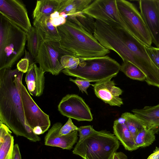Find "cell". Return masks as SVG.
Masks as SVG:
<instances>
[{"label":"cell","instance_id":"obj_1","mask_svg":"<svg viewBox=\"0 0 159 159\" xmlns=\"http://www.w3.org/2000/svg\"><path fill=\"white\" fill-rule=\"evenodd\" d=\"M24 74L17 68L0 70V122L16 136L36 142L41 138L27 124L18 89V81Z\"/></svg>","mask_w":159,"mask_h":159},{"label":"cell","instance_id":"obj_2","mask_svg":"<svg viewBox=\"0 0 159 159\" xmlns=\"http://www.w3.org/2000/svg\"><path fill=\"white\" fill-rule=\"evenodd\" d=\"M62 48L72 53L76 57L88 58L101 57L110 52L93 34L68 19L64 24L57 27Z\"/></svg>","mask_w":159,"mask_h":159},{"label":"cell","instance_id":"obj_3","mask_svg":"<svg viewBox=\"0 0 159 159\" xmlns=\"http://www.w3.org/2000/svg\"><path fill=\"white\" fill-rule=\"evenodd\" d=\"M0 13V70L11 69L24 53L26 34Z\"/></svg>","mask_w":159,"mask_h":159},{"label":"cell","instance_id":"obj_4","mask_svg":"<svg viewBox=\"0 0 159 159\" xmlns=\"http://www.w3.org/2000/svg\"><path fill=\"white\" fill-rule=\"evenodd\" d=\"M120 143L115 135L110 132L94 130L88 136L79 139L72 153L83 159H111Z\"/></svg>","mask_w":159,"mask_h":159},{"label":"cell","instance_id":"obj_5","mask_svg":"<svg viewBox=\"0 0 159 159\" xmlns=\"http://www.w3.org/2000/svg\"><path fill=\"white\" fill-rule=\"evenodd\" d=\"M80 59L77 67L64 68L61 72L67 75L80 78L90 82H97L115 76L120 70V64L107 55Z\"/></svg>","mask_w":159,"mask_h":159},{"label":"cell","instance_id":"obj_6","mask_svg":"<svg viewBox=\"0 0 159 159\" xmlns=\"http://www.w3.org/2000/svg\"><path fill=\"white\" fill-rule=\"evenodd\" d=\"M120 14L129 32L145 46H151V36L141 14L134 5L125 0H116Z\"/></svg>","mask_w":159,"mask_h":159},{"label":"cell","instance_id":"obj_7","mask_svg":"<svg viewBox=\"0 0 159 159\" xmlns=\"http://www.w3.org/2000/svg\"><path fill=\"white\" fill-rule=\"evenodd\" d=\"M82 12L113 27L129 32L120 14L116 0H93Z\"/></svg>","mask_w":159,"mask_h":159},{"label":"cell","instance_id":"obj_8","mask_svg":"<svg viewBox=\"0 0 159 159\" xmlns=\"http://www.w3.org/2000/svg\"><path fill=\"white\" fill-rule=\"evenodd\" d=\"M22 78L23 76L19 80L18 88L26 122L32 130L36 126L40 127L44 133L50 126L49 116L40 109L33 99L22 83Z\"/></svg>","mask_w":159,"mask_h":159},{"label":"cell","instance_id":"obj_9","mask_svg":"<svg viewBox=\"0 0 159 159\" xmlns=\"http://www.w3.org/2000/svg\"><path fill=\"white\" fill-rule=\"evenodd\" d=\"M58 110L63 116L78 121L93 120L89 106L76 94H68L64 97L58 105Z\"/></svg>","mask_w":159,"mask_h":159},{"label":"cell","instance_id":"obj_10","mask_svg":"<svg viewBox=\"0 0 159 159\" xmlns=\"http://www.w3.org/2000/svg\"><path fill=\"white\" fill-rule=\"evenodd\" d=\"M63 56L49 41H43L39 49L34 63L39 64L40 68L45 73L58 75L64 69L61 63Z\"/></svg>","mask_w":159,"mask_h":159},{"label":"cell","instance_id":"obj_11","mask_svg":"<svg viewBox=\"0 0 159 159\" xmlns=\"http://www.w3.org/2000/svg\"><path fill=\"white\" fill-rule=\"evenodd\" d=\"M0 13L11 22L28 32L32 27L27 9L18 0H0Z\"/></svg>","mask_w":159,"mask_h":159},{"label":"cell","instance_id":"obj_12","mask_svg":"<svg viewBox=\"0 0 159 159\" xmlns=\"http://www.w3.org/2000/svg\"><path fill=\"white\" fill-rule=\"evenodd\" d=\"M140 13L152 37V42L159 48V7L157 0L139 1Z\"/></svg>","mask_w":159,"mask_h":159},{"label":"cell","instance_id":"obj_13","mask_svg":"<svg viewBox=\"0 0 159 159\" xmlns=\"http://www.w3.org/2000/svg\"><path fill=\"white\" fill-rule=\"evenodd\" d=\"M113 77H111L96 82L92 85L95 93L98 98L111 106L120 107L123 103L119 96L123 91L115 86L114 81L111 80Z\"/></svg>","mask_w":159,"mask_h":159},{"label":"cell","instance_id":"obj_14","mask_svg":"<svg viewBox=\"0 0 159 159\" xmlns=\"http://www.w3.org/2000/svg\"><path fill=\"white\" fill-rule=\"evenodd\" d=\"M62 126V124L59 122L53 125L45 136V145L63 149L70 150L73 148L78 142V131L75 130L67 134L60 135L59 132Z\"/></svg>","mask_w":159,"mask_h":159},{"label":"cell","instance_id":"obj_15","mask_svg":"<svg viewBox=\"0 0 159 159\" xmlns=\"http://www.w3.org/2000/svg\"><path fill=\"white\" fill-rule=\"evenodd\" d=\"M44 72L35 63L30 65L25 77L30 94L39 97L43 93L45 87Z\"/></svg>","mask_w":159,"mask_h":159},{"label":"cell","instance_id":"obj_16","mask_svg":"<svg viewBox=\"0 0 159 159\" xmlns=\"http://www.w3.org/2000/svg\"><path fill=\"white\" fill-rule=\"evenodd\" d=\"M132 112L149 129L155 134L159 132V103L146 106L141 109H134Z\"/></svg>","mask_w":159,"mask_h":159},{"label":"cell","instance_id":"obj_17","mask_svg":"<svg viewBox=\"0 0 159 159\" xmlns=\"http://www.w3.org/2000/svg\"><path fill=\"white\" fill-rule=\"evenodd\" d=\"M33 26L37 28L45 41L59 42L61 37L57 27L53 26L50 20V16H43L33 21Z\"/></svg>","mask_w":159,"mask_h":159},{"label":"cell","instance_id":"obj_18","mask_svg":"<svg viewBox=\"0 0 159 159\" xmlns=\"http://www.w3.org/2000/svg\"><path fill=\"white\" fill-rule=\"evenodd\" d=\"M61 0H42L37 1L33 11L34 20L39 19L43 16H50L57 11Z\"/></svg>","mask_w":159,"mask_h":159},{"label":"cell","instance_id":"obj_19","mask_svg":"<svg viewBox=\"0 0 159 159\" xmlns=\"http://www.w3.org/2000/svg\"><path fill=\"white\" fill-rule=\"evenodd\" d=\"M113 129L114 134L125 149L129 151L134 150V139L126 125L119 124L115 121Z\"/></svg>","mask_w":159,"mask_h":159},{"label":"cell","instance_id":"obj_20","mask_svg":"<svg viewBox=\"0 0 159 159\" xmlns=\"http://www.w3.org/2000/svg\"><path fill=\"white\" fill-rule=\"evenodd\" d=\"M26 34L28 49L34 60L37 56L41 44L44 40L39 30L34 26H32Z\"/></svg>","mask_w":159,"mask_h":159},{"label":"cell","instance_id":"obj_21","mask_svg":"<svg viewBox=\"0 0 159 159\" xmlns=\"http://www.w3.org/2000/svg\"><path fill=\"white\" fill-rule=\"evenodd\" d=\"M81 26L89 33L93 34L96 29L95 20L90 16L82 12L67 18Z\"/></svg>","mask_w":159,"mask_h":159},{"label":"cell","instance_id":"obj_22","mask_svg":"<svg viewBox=\"0 0 159 159\" xmlns=\"http://www.w3.org/2000/svg\"><path fill=\"white\" fill-rule=\"evenodd\" d=\"M155 140V134L145 125L139 130L135 139L134 150L151 145Z\"/></svg>","mask_w":159,"mask_h":159},{"label":"cell","instance_id":"obj_23","mask_svg":"<svg viewBox=\"0 0 159 159\" xmlns=\"http://www.w3.org/2000/svg\"><path fill=\"white\" fill-rule=\"evenodd\" d=\"M12 132L0 137V159H13L14 139Z\"/></svg>","mask_w":159,"mask_h":159},{"label":"cell","instance_id":"obj_24","mask_svg":"<svg viewBox=\"0 0 159 159\" xmlns=\"http://www.w3.org/2000/svg\"><path fill=\"white\" fill-rule=\"evenodd\" d=\"M121 116L125 119V124L135 139L139 130L145 125L134 114L125 112Z\"/></svg>","mask_w":159,"mask_h":159},{"label":"cell","instance_id":"obj_25","mask_svg":"<svg viewBox=\"0 0 159 159\" xmlns=\"http://www.w3.org/2000/svg\"><path fill=\"white\" fill-rule=\"evenodd\" d=\"M120 70L130 78L140 81H145L146 77L143 72L131 63L123 62Z\"/></svg>","mask_w":159,"mask_h":159},{"label":"cell","instance_id":"obj_26","mask_svg":"<svg viewBox=\"0 0 159 159\" xmlns=\"http://www.w3.org/2000/svg\"><path fill=\"white\" fill-rule=\"evenodd\" d=\"M57 11L65 14L67 18L75 15L78 13L75 0H61Z\"/></svg>","mask_w":159,"mask_h":159},{"label":"cell","instance_id":"obj_27","mask_svg":"<svg viewBox=\"0 0 159 159\" xmlns=\"http://www.w3.org/2000/svg\"><path fill=\"white\" fill-rule=\"evenodd\" d=\"M80 61V58L69 55L62 56L61 63L64 68L73 69L77 67Z\"/></svg>","mask_w":159,"mask_h":159},{"label":"cell","instance_id":"obj_28","mask_svg":"<svg viewBox=\"0 0 159 159\" xmlns=\"http://www.w3.org/2000/svg\"><path fill=\"white\" fill-rule=\"evenodd\" d=\"M50 20L53 26L57 27L65 24L66 19L59 12L56 11L50 15Z\"/></svg>","mask_w":159,"mask_h":159},{"label":"cell","instance_id":"obj_29","mask_svg":"<svg viewBox=\"0 0 159 159\" xmlns=\"http://www.w3.org/2000/svg\"><path fill=\"white\" fill-rule=\"evenodd\" d=\"M145 48L150 59L159 69V48L145 46Z\"/></svg>","mask_w":159,"mask_h":159},{"label":"cell","instance_id":"obj_30","mask_svg":"<svg viewBox=\"0 0 159 159\" xmlns=\"http://www.w3.org/2000/svg\"><path fill=\"white\" fill-rule=\"evenodd\" d=\"M78 130V127L74 124L71 119L69 118L66 123L60 129L59 134L60 135H65Z\"/></svg>","mask_w":159,"mask_h":159},{"label":"cell","instance_id":"obj_31","mask_svg":"<svg viewBox=\"0 0 159 159\" xmlns=\"http://www.w3.org/2000/svg\"><path fill=\"white\" fill-rule=\"evenodd\" d=\"M69 80L74 83L82 93L85 92L87 95H88L87 89L90 85L89 81L79 77H76V79L75 80L70 78Z\"/></svg>","mask_w":159,"mask_h":159},{"label":"cell","instance_id":"obj_32","mask_svg":"<svg viewBox=\"0 0 159 159\" xmlns=\"http://www.w3.org/2000/svg\"><path fill=\"white\" fill-rule=\"evenodd\" d=\"M94 130L93 127L90 125L81 126L78 127L79 139H82L88 136L92 133Z\"/></svg>","mask_w":159,"mask_h":159},{"label":"cell","instance_id":"obj_33","mask_svg":"<svg viewBox=\"0 0 159 159\" xmlns=\"http://www.w3.org/2000/svg\"><path fill=\"white\" fill-rule=\"evenodd\" d=\"M30 65L29 60L25 58L21 59L17 63L16 68L20 71L25 73H26Z\"/></svg>","mask_w":159,"mask_h":159},{"label":"cell","instance_id":"obj_34","mask_svg":"<svg viewBox=\"0 0 159 159\" xmlns=\"http://www.w3.org/2000/svg\"><path fill=\"white\" fill-rule=\"evenodd\" d=\"M13 159H22L19 145L18 144L14 145L13 153Z\"/></svg>","mask_w":159,"mask_h":159},{"label":"cell","instance_id":"obj_35","mask_svg":"<svg viewBox=\"0 0 159 159\" xmlns=\"http://www.w3.org/2000/svg\"><path fill=\"white\" fill-rule=\"evenodd\" d=\"M111 159H128V158L123 152H116L113 153Z\"/></svg>","mask_w":159,"mask_h":159},{"label":"cell","instance_id":"obj_36","mask_svg":"<svg viewBox=\"0 0 159 159\" xmlns=\"http://www.w3.org/2000/svg\"><path fill=\"white\" fill-rule=\"evenodd\" d=\"M147 159H159V148L156 147L153 153Z\"/></svg>","mask_w":159,"mask_h":159},{"label":"cell","instance_id":"obj_37","mask_svg":"<svg viewBox=\"0 0 159 159\" xmlns=\"http://www.w3.org/2000/svg\"><path fill=\"white\" fill-rule=\"evenodd\" d=\"M24 58L28 59L30 61V65L34 63V59L29 51L25 50V56Z\"/></svg>","mask_w":159,"mask_h":159},{"label":"cell","instance_id":"obj_38","mask_svg":"<svg viewBox=\"0 0 159 159\" xmlns=\"http://www.w3.org/2000/svg\"><path fill=\"white\" fill-rule=\"evenodd\" d=\"M33 131L37 135H39L43 134L41 128L39 126H36L33 129Z\"/></svg>","mask_w":159,"mask_h":159},{"label":"cell","instance_id":"obj_39","mask_svg":"<svg viewBox=\"0 0 159 159\" xmlns=\"http://www.w3.org/2000/svg\"><path fill=\"white\" fill-rule=\"evenodd\" d=\"M115 121L119 124H125V120L124 117L121 116L120 117L115 120Z\"/></svg>","mask_w":159,"mask_h":159},{"label":"cell","instance_id":"obj_40","mask_svg":"<svg viewBox=\"0 0 159 159\" xmlns=\"http://www.w3.org/2000/svg\"><path fill=\"white\" fill-rule=\"evenodd\" d=\"M157 1L158 6H159V0H157Z\"/></svg>","mask_w":159,"mask_h":159}]
</instances>
